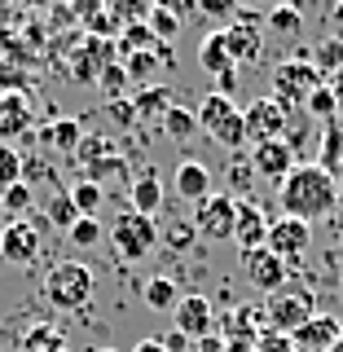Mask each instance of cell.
Returning <instances> with one entry per match:
<instances>
[{
	"label": "cell",
	"instance_id": "obj_1",
	"mask_svg": "<svg viewBox=\"0 0 343 352\" xmlns=\"http://www.w3.org/2000/svg\"><path fill=\"white\" fill-rule=\"evenodd\" d=\"M278 203H282V216H295L304 225H313V220L335 216L339 181L330 172H322L317 163H295V172L278 185Z\"/></svg>",
	"mask_w": 343,
	"mask_h": 352
},
{
	"label": "cell",
	"instance_id": "obj_30",
	"mask_svg": "<svg viewBox=\"0 0 343 352\" xmlns=\"http://www.w3.org/2000/svg\"><path fill=\"white\" fill-rule=\"evenodd\" d=\"M66 238H71V247H97V242L106 238V229H102L97 216H80L71 229H66Z\"/></svg>",
	"mask_w": 343,
	"mask_h": 352
},
{
	"label": "cell",
	"instance_id": "obj_21",
	"mask_svg": "<svg viewBox=\"0 0 343 352\" xmlns=\"http://www.w3.org/2000/svg\"><path fill=\"white\" fill-rule=\"evenodd\" d=\"M225 44H229V53H234V62H256L260 49H264L260 31L256 27H238V22L225 27Z\"/></svg>",
	"mask_w": 343,
	"mask_h": 352
},
{
	"label": "cell",
	"instance_id": "obj_51",
	"mask_svg": "<svg viewBox=\"0 0 343 352\" xmlns=\"http://www.w3.org/2000/svg\"><path fill=\"white\" fill-rule=\"evenodd\" d=\"M44 352H66V339L58 335V339H53V344H49V348H44Z\"/></svg>",
	"mask_w": 343,
	"mask_h": 352
},
{
	"label": "cell",
	"instance_id": "obj_29",
	"mask_svg": "<svg viewBox=\"0 0 343 352\" xmlns=\"http://www.w3.org/2000/svg\"><path fill=\"white\" fill-rule=\"evenodd\" d=\"M146 27L154 31V40H159V44H172L176 36H181V18H176L168 5H150V18H146Z\"/></svg>",
	"mask_w": 343,
	"mask_h": 352
},
{
	"label": "cell",
	"instance_id": "obj_12",
	"mask_svg": "<svg viewBox=\"0 0 343 352\" xmlns=\"http://www.w3.org/2000/svg\"><path fill=\"white\" fill-rule=\"evenodd\" d=\"M242 273H247V282L256 286V291H282L286 286V264L273 256L269 247H256V251H242Z\"/></svg>",
	"mask_w": 343,
	"mask_h": 352
},
{
	"label": "cell",
	"instance_id": "obj_3",
	"mask_svg": "<svg viewBox=\"0 0 343 352\" xmlns=\"http://www.w3.org/2000/svg\"><path fill=\"white\" fill-rule=\"evenodd\" d=\"M198 128L225 150H238L247 146V128H242V106H234V97H220V93H207L198 102Z\"/></svg>",
	"mask_w": 343,
	"mask_h": 352
},
{
	"label": "cell",
	"instance_id": "obj_43",
	"mask_svg": "<svg viewBox=\"0 0 343 352\" xmlns=\"http://www.w3.org/2000/svg\"><path fill=\"white\" fill-rule=\"evenodd\" d=\"M198 9H203L207 18H229V14H234V5H229V0H203Z\"/></svg>",
	"mask_w": 343,
	"mask_h": 352
},
{
	"label": "cell",
	"instance_id": "obj_34",
	"mask_svg": "<svg viewBox=\"0 0 343 352\" xmlns=\"http://www.w3.org/2000/svg\"><path fill=\"white\" fill-rule=\"evenodd\" d=\"M304 110H308L313 119H322V124H335V115H339V106H335V93H330L326 84H322V88H317V93L304 102Z\"/></svg>",
	"mask_w": 343,
	"mask_h": 352
},
{
	"label": "cell",
	"instance_id": "obj_54",
	"mask_svg": "<svg viewBox=\"0 0 343 352\" xmlns=\"http://www.w3.org/2000/svg\"><path fill=\"white\" fill-rule=\"evenodd\" d=\"M0 220H9V216H5V203H0Z\"/></svg>",
	"mask_w": 343,
	"mask_h": 352
},
{
	"label": "cell",
	"instance_id": "obj_27",
	"mask_svg": "<svg viewBox=\"0 0 343 352\" xmlns=\"http://www.w3.org/2000/svg\"><path fill=\"white\" fill-rule=\"evenodd\" d=\"M163 132H168V141H190L198 132V115L190 106H172L168 115H163Z\"/></svg>",
	"mask_w": 343,
	"mask_h": 352
},
{
	"label": "cell",
	"instance_id": "obj_17",
	"mask_svg": "<svg viewBox=\"0 0 343 352\" xmlns=\"http://www.w3.org/2000/svg\"><path fill=\"white\" fill-rule=\"evenodd\" d=\"M198 66H203L207 75L238 71L234 53H229V44H225V27H216V31H207V36H203V44H198Z\"/></svg>",
	"mask_w": 343,
	"mask_h": 352
},
{
	"label": "cell",
	"instance_id": "obj_6",
	"mask_svg": "<svg viewBox=\"0 0 343 352\" xmlns=\"http://www.w3.org/2000/svg\"><path fill=\"white\" fill-rule=\"evenodd\" d=\"M110 242L124 260H146L159 247V225L141 212H119L115 225H110Z\"/></svg>",
	"mask_w": 343,
	"mask_h": 352
},
{
	"label": "cell",
	"instance_id": "obj_11",
	"mask_svg": "<svg viewBox=\"0 0 343 352\" xmlns=\"http://www.w3.org/2000/svg\"><path fill=\"white\" fill-rule=\"evenodd\" d=\"M251 172H260L264 181H286L295 172V146L291 141H264V146H251Z\"/></svg>",
	"mask_w": 343,
	"mask_h": 352
},
{
	"label": "cell",
	"instance_id": "obj_46",
	"mask_svg": "<svg viewBox=\"0 0 343 352\" xmlns=\"http://www.w3.org/2000/svg\"><path fill=\"white\" fill-rule=\"evenodd\" d=\"M194 352H225V339H220V335H207V339H198V344H194Z\"/></svg>",
	"mask_w": 343,
	"mask_h": 352
},
{
	"label": "cell",
	"instance_id": "obj_2",
	"mask_svg": "<svg viewBox=\"0 0 343 352\" xmlns=\"http://www.w3.org/2000/svg\"><path fill=\"white\" fill-rule=\"evenodd\" d=\"M93 269L80 260H62L53 264L49 273H44V300H49L53 308H62V313H75V308H84L88 300H93Z\"/></svg>",
	"mask_w": 343,
	"mask_h": 352
},
{
	"label": "cell",
	"instance_id": "obj_26",
	"mask_svg": "<svg viewBox=\"0 0 343 352\" xmlns=\"http://www.w3.org/2000/svg\"><path fill=\"white\" fill-rule=\"evenodd\" d=\"M308 62H313L317 71L326 75V80H330L335 71H343V36H326L313 53H308Z\"/></svg>",
	"mask_w": 343,
	"mask_h": 352
},
{
	"label": "cell",
	"instance_id": "obj_33",
	"mask_svg": "<svg viewBox=\"0 0 343 352\" xmlns=\"http://www.w3.org/2000/svg\"><path fill=\"white\" fill-rule=\"evenodd\" d=\"M97 88L106 93V102H115V97H124V88H128V71H124V62H110L102 75H97Z\"/></svg>",
	"mask_w": 343,
	"mask_h": 352
},
{
	"label": "cell",
	"instance_id": "obj_7",
	"mask_svg": "<svg viewBox=\"0 0 343 352\" xmlns=\"http://www.w3.org/2000/svg\"><path fill=\"white\" fill-rule=\"evenodd\" d=\"M286 124H291V110H286L278 97H260V102L242 106V128H247L251 146H264V141H282Z\"/></svg>",
	"mask_w": 343,
	"mask_h": 352
},
{
	"label": "cell",
	"instance_id": "obj_4",
	"mask_svg": "<svg viewBox=\"0 0 343 352\" xmlns=\"http://www.w3.org/2000/svg\"><path fill=\"white\" fill-rule=\"evenodd\" d=\"M322 84H326V75L308 62V53H300V58L278 62V71H273V93L269 97H278V102L291 110V106H304Z\"/></svg>",
	"mask_w": 343,
	"mask_h": 352
},
{
	"label": "cell",
	"instance_id": "obj_23",
	"mask_svg": "<svg viewBox=\"0 0 343 352\" xmlns=\"http://www.w3.org/2000/svg\"><path fill=\"white\" fill-rule=\"evenodd\" d=\"M141 300H146L150 308H159V313H172V308L181 304V295H176V282L168 278V273H154V278L141 286Z\"/></svg>",
	"mask_w": 343,
	"mask_h": 352
},
{
	"label": "cell",
	"instance_id": "obj_40",
	"mask_svg": "<svg viewBox=\"0 0 343 352\" xmlns=\"http://www.w3.org/2000/svg\"><path fill=\"white\" fill-rule=\"evenodd\" d=\"M53 339H58V330H53V326H31V330H27V344H22V348H27V352H44Z\"/></svg>",
	"mask_w": 343,
	"mask_h": 352
},
{
	"label": "cell",
	"instance_id": "obj_39",
	"mask_svg": "<svg viewBox=\"0 0 343 352\" xmlns=\"http://www.w3.org/2000/svg\"><path fill=\"white\" fill-rule=\"evenodd\" d=\"M106 115L115 119V124H137V110H132V97H115V102H106Z\"/></svg>",
	"mask_w": 343,
	"mask_h": 352
},
{
	"label": "cell",
	"instance_id": "obj_56",
	"mask_svg": "<svg viewBox=\"0 0 343 352\" xmlns=\"http://www.w3.org/2000/svg\"><path fill=\"white\" fill-rule=\"evenodd\" d=\"M339 286H343V273H339Z\"/></svg>",
	"mask_w": 343,
	"mask_h": 352
},
{
	"label": "cell",
	"instance_id": "obj_24",
	"mask_svg": "<svg viewBox=\"0 0 343 352\" xmlns=\"http://www.w3.org/2000/svg\"><path fill=\"white\" fill-rule=\"evenodd\" d=\"M44 141L58 146V150H66V154H75L80 141H84V124H80V119H53V124L44 128Z\"/></svg>",
	"mask_w": 343,
	"mask_h": 352
},
{
	"label": "cell",
	"instance_id": "obj_20",
	"mask_svg": "<svg viewBox=\"0 0 343 352\" xmlns=\"http://www.w3.org/2000/svg\"><path fill=\"white\" fill-rule=\"evenodd\" d=\"M172 88L168 84H150V88H137L132 93V110H137V119H163L172 110Z\"/></svg>",
	"mask_w": 343,
	"mask_h": 352
},
{
	"label": "cell",
	"instance_id": "obj_42",
	"mask_svg": "<svg viewBox=\"0 0 343 352\" xmlns=\"http://www.w3.org/2000/svg\"><path fill=\"white\" fill-rule=\"evenodd\" d=\"M159 344H163V348H168V352H194V339H185V335H181V330H168V335H163V339H159Z\"/></svg>",
	"mask_w": 343,
	"mask_h": 352
},
{
	"label": "cell",
	"instance_id": "obj_45",
	"mask_svg": "<svg viewBox=\"0 0 343 352\" xmlns=\"http://www.w3.org/2000/svg\"><path fill=\"white\" fill-rule=\"evenodd\" d=\"M251 163H234V168H229V176H234V190H247V185H251Z\"/></svg>",
	"mask_w": 343,
	"mask_h": 352
},
{
	"label": "cell",
	"instance_id": "obj_36",
	"mask_svg": "<svg viewBox=\"0 0 343 352\" xmlns=\"http://www.w3.org/2000/svg\"><path fill=\"white\" fill-rule=\"evenodd\" d=\"M14 181H22V154L14 146H0V190H9Z\"/></svg>",
	"mask_w": 343,
	"mask_h": 352
},
{
	"label": "cell",
	"instance_id": "obj_55",
	"mask_svg": "<svg viewBox=\"0 0 343 352\" xmlns=\"http://www.w3.org/2000/svg\"><path fill=\"white\" fill-rule=\"evenodd\" d=\"M97 352H119V348H97Z\"/></svg>",
	"mask_w": 343,
	"mask_h": 352
},
{
	"label": "cell",
	"instance_id": "obj_8",
	"mask_svg": "<svg viewBox=\"0 0 343 352\" xmlns=\"http://www.w3.org/2000/svg\"><path fill=\"white\" fill-rule=\"evenodd\" d=\"M264 247L291 269V264H300L304 251L313 247V225H304V220H295V216H278V220H269V238H264Z\"/></svg>",
	"mask_w": 343,
	"mask_h": 352
},
{
	"label": "cell",
	"instance_id": "obj_10",
	"mask_svg": "<svg viewBox=\"0 0 343 352\" xmlns=\"http://www.w3.org/2000/svg\"><path fill=\"white\" fill-rule=\"evenodd\" d=\"M172 330H181L185 339H207V335H216V308H212V300L207 295H185L181 304L172 308Z\"/></svg>",
	"mask_w": 343,
	"mask_h": 352
},
{
	"label": "cell",
	"instance_id": "obj_31",
	"mask_svg": "<svg viewBox=\"0 0 343 352\" xmlns=\"http://www.w3.org/2000/svg\"><path fill=\"white\" fill-rule=\"evenodd\" d=\"M0 203H5V216L9 220H22V212H31V185L27 181H14L9 190H0Z\"/></svg>",
	"mask_w": 343,
	"mask_h": 352
},
{
	"label": "cell",
	"instance_id": "obj_49",
	"mask_svg": "<svg viewBox=\"0 0 343 352\" xmlns=\"http://www.w3.org/2000/svg\"><path fill=\"white\" fill-rule=\"evenodd\" d=\"M132 352H168V348H163V344H159V339H141V344H137V348H132Z\"/></svg>",
	"mask_w": 343,
	"mask_h": 352
},
{
	"label": "cell",
	"instance_id": "obj_44",
	"mask_svg": "<svg viewBox=\"0 0 343 352\" xmlns=\"http://www.w3.org/2000/svg\"><path fill=\"white\" fill-rule=\"evenodd\" d=\"M234 88H238V71L216 75V93H220V97H234Z\"/></svg>",
	"mask_w": 343,
	"mask_h": 352
},
{
	"label": "cell",
	"instance_id": "obj_32",
	"mask_svg": "<svg viewBox=\"0 0 343 352\" xmlns=\"http://www.w3.org/2000/svg\"><path fill=\"white\" fill-rule=\"evenodd\" d=\"M124 71H128L132 84L150 88V75L159 71V58H154V49H150V53H132V58H124Z\"/></svg>",
	"mask_w": 343,
	"mask_h": 352
},
{
	"label": "cell",
	"instance_id": "obj_16",
	"mask_svg": "<svg viewBox=\"0 0 343 352\" xmlns=\"http://www.w3.org/2000/svg\"><path fill=\"white\" fill-rule=\"evenodd\" d=\"M128 198H132V212H141L150 220H154V212H163V176H159V168H146V172L132 176Z\"/></svg>",
	"mask_w": 343,
	"mask_h": 352
},
{
	"label": "cell",
	"instance_id": "obj_37",
	"mask_svg": "<svg viewBox=\"0 0 343 352\" xmlns=\"http://www.w3.org/2000/svg\"><path fill=\"white\" fill-rule=\"evenodd\" d=\"M163 238H168V247L172 251H185V247H194V220H172L168 229H163Z\"/></svg>",
	"mask_w": 343,
	"mask_h": 352
},
{
	"label": "cell",
	"instance_id": "obj_47",
	"mask_svg": "<svg viewBox=\"0 0 343 352\" xmlns=\"http://www.w3.org/2000/svg\"><path fill=\"white\" fill-rule=\"evenodd\" d=\"M326 88L335 93V106L343 110V71H335V75H330V80H326Z\"/></svg>",
	"mask_w": 343,
	"mask_h": 352
},
{
	"label": "cell",
	"instance_id": "obj_14",
	"mask_svg": "<svg viewBox=\"0 0 343 352\" xmlns=\"http://www.w3.org/2000/svg\"><path fill=\"white\" fill-rule=\"evenodd\" d=\"M40 256V234L31 220H9L5 229H0V260L9 264H31Z\"/></svg>",
	"mask_w": 343,
	"mask_h": 352
},
{
	"label": "cell",
	"instance_id": "obj_19",
	"mask_svg": "<svg viewBox=\"0 0 343 352\" xmlns=\"http://www.w3.org/2000/svg\"><path fill=\"white\" fill-rule=\"evenodd\" d=\"M31 124V106L22 93H5L0 97V146H5V137H18V132H27Z\"/></svg>",
	"mask_w": 343,
	"mask_h": 352
},
{
	"label": "cell",
	"instance_id": "obj_25",
	"mask_svg": "<svg viewBox=\"0 0 343 352\" xmlns=\"http://www.w3.org/2000/svg\"><path fill=\"white\" fill-rule=\"evenodd\" d=\"M66 194H71V203H75V212H80V216H97V212H102V203H106V190L97 181H84V176Z\"/></svg>",
	"mask_w": 343,
	"mask_h": 352
},
{
	"label": "cell",
	"instance_id": "obj_38",
	"mask_svg": "<svg viewBox=\"0 0 343 352\" xmlns=\"http://www.w3.org/2000/svg\"><path fill=\"white\" fill-rule=\"evenodd\" d=\"M256 352H295L291 335H278V330H264V335L256 339Z\"/></svg>",
	"mask_w": 343,
	"mask_h": 352
},
{
	"label": "cell",
	"instance_id": "obj_50",
	"mask_svg": "<svg viewBox=\"0 0 343 352\" xmlns=\"http://www.w3.org/2000/svg\"><path fill=\"white\" fill-rule=\"evenodd\" d=\"M225 352H256V344H225Z\"/></svg>",
	"mask_w": 343,
	"mask_h": 352
},
{
	"label": "cell",
	"instance_id": "obj_35",
	"mask_svg": "<svg viewBox=\"0 0 343 352\" xmlns=\"http://www.w3.org/2000/svg\"><path fill=\"white\" fill-rule=\"evenodd\" d=\"M75 220H80V212H75L71 194H53V203H49V225H58V229H71Z\"/></svg>",
	"mask_w": 343,
	"mask_h": 352
},
{
	"label": "cell",
	"instance_id": "obj_41",
	"mask_svg": "<svg viewBox=\"0 0 343 352\" xmlns=\"http://www.w3.org/2000/svg\"><path fill=\"white\" fill-rule=\"evenodd\" d=\"M22 181H27V185L53 181V168H49V163H40V159H22Z\"/></svg>",
	"mask_w": 343,
	"mask_h": 352
},
{
	"label": "cell",
	"instance_id": "obj_52",
	"mask_svg": "<svg viewBox=\"0 0 343 352\" xmlns=\"http://www.w3.org/2000/svg\"><path fill=\"white\" fill-rule=\"evenodd\" d=\"M335 27H343V5H335Z\"/></svg>",
	"mask_w": 343,
	"mask_h": 352
},
{
	"label": "cell",
	"instance_id": "obj_18",
	"mask_svg": "<svg viewBox=\"0 0 343 352\" xmlns=\"http://www.w3.org/2000/svg\"><path fill=\"white\" fill-rule=\"evenodd\" d=\"M176 194L185 198V203H203L207 194H212V172H207V163L198 159H185L181 168H176Z\"/></svg>",
	"mask_w": 343,
	"mask_h": 352
},
{
	"label": "cell",
	"instance_id": "obj_53",
	"mask_svg": "<svg viewBox=\"0 0 343 352\" xmlns=\"http://www.w3.org/2000/svg\"><path fill=\"white\" fill-rule=\"evenodd\" d=\"M330 352H343V335H339V344H335V348H330Z\"/></svg>",
	"mask_w": 343,
	"mask_h": 352
},
{
	"label": "cell",
	"instance_id": "obj_48",
	"mask_svg": "<svg viewBox=\"0 0 343 352\" xmlns=\"http://www.w3.org/2000/svg\"><path fill=\"white\" fill-rule=\"evenodd\" d=\"M154 58H159L163 66H172L176 62V49H172V44H154Z\"/></svg>",
	"mask_w": 343,
	"mask_h": 352
},
{
	"label": "cell",
	"instance_id": "obj_28",
	"mask_svg": "<svg viewBox=\"0 0 343 352\" xmlns=\"http://www.w3.org/2000/svg\"><path fill=\"white\" fill-rule=\"evenodd\" d=\"M264 27L273 31V36H300L304 27V14L295 5H273L269 14H264Z\"/></svg>",
	"mask_w": 343,
	"mask_h": 352
},
{
	"label": "cell",
	"instance_id": "obj_22",
	"mask_svg": "<svg viewBox=\"0 0 343 352\" xmlns=\"http://www.w3.org/2000/svg\"><path fill=\"white\" fill-rule=\"evenodd\" d=\"M317 168L339 176L343 168V128L339 124H322V146H317Z\"/></svg>",
	"mask_w": 343,
	"mask_h": 352
},
{
	"label": "cell",
	"instance_id": "obj_5",
	"mask_svg": "<svg viewBox=\"0 0 343 352\" xmlns=\"http://www.w3.org/2000/svg\"><path fill=\"white\" fill-rule=\"evenodd\" d=\"M264 317H269V330H278V335H295L308 317H317V295L308 291V286H282V291H273Z\"/></svg>",
	"mask_w": 343,
	"mask_h": 352
},
{
	"label": "cell",
	"instance_id": "obj_15",
	"mask_svg": "<svg viewBox=\"0 0 343 352\" xmlns=\"http://www.w3.org/2000/svg\"><path fill=\"white\" fill-rule=\"evenodd\" d=\"M264 238H269V216H264V207L247 203V198H238V220H234V242L242 251H256L264 247Z\"/></svg>",
	"mask_w": 343,
	"mask_h": 352
},
{
	"label": "cell",
	"instance_id": "obj_13",
	"mask_svg": "<svg viewBox=\"0 0 343 352\" xmlns=\"http://www.w3.org/2000/svg\"><path fill=\"white\" fill-rule=\"evenodd\" d=\"M339 335H343V322L335 313H317V317H308V322L291 335V344L295 352H330L339 344Z\"/></svg>",
	"mask_w": 343,
	"mask_h": 352
},
{
	"label": "cell",
	"instance_id": "obj_9",
	"mask_svg": "<svg viewBox=\"0 0 343 352\" xmlns=\"http://www.w3.org/2000/svg\"><path fill=\"white\" fill-rule=\"evenodd\" d=\"M234 220H238V198L234 194H207L194 212V234L212 238V242H229L234 238Z\"/></svg>",
	"mask_w": 343,
	"mask_h": 352
}]
</instances>
